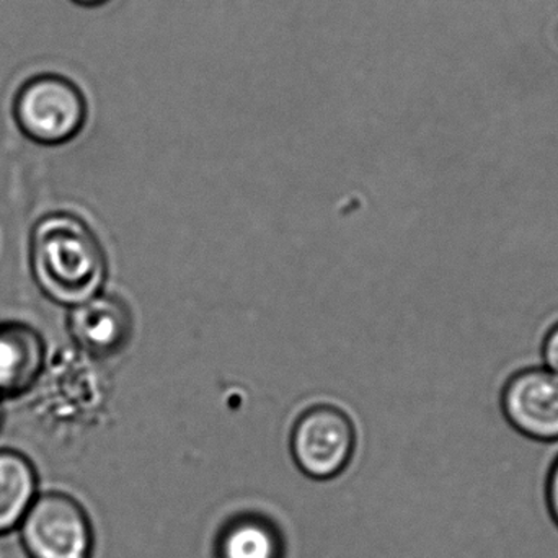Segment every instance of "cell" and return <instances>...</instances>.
<instances>
[{"instance_id": "6da1fadb", "label": "cell", "mask_w": 558, "mask_h": 558, "mask_svg": "<svg viewBox=\"0 0 558 558\" xmlns=\"http://www.w3.org/2000/svg\"><path fill=\"white\" fill-rule=\"evenodd\" d=\"M29 264L39 291L64 307H77L100 294L107 278V258L94 231L77 216L65 213L36 222Z\"/></svg>"}, {"instance_id": "7a4b0ae2", "label": "cell", "mask_w": 558, "mask_h": 558, "mask_svg": "<svg viewBox=\"0 0 558 558\" xmlns=\"http://www.w3.org/2000/svg\"><path fill=\"white\" fill-rule=\"evenodd\" d=\"M29 558H92L95 530L84 505L61 490L39 492L19 526Z\"/></svg>"}, {"instance_id": "3957f363", "label": "cell", "mask_w": 558, "mask_h": 558, "mask_svg": "<svg viewBox=\"0 0 558 558\" xmlns=\"http://www.w3.org/2000/svg\"><path fill=\"white\" fill-rule=\"evenodd\" d=\"M356 428L347 412L328 403L308 407L289 438L295 468L312 481H333L347 471L356 451Z\"/></svg>"}, {"instance_id": "277c9868", "label": "cell", "mask_w": 558, "mask_h": 558, "mask_svg": "<svg viewBox=\"0 0 558 558\" xmlns=\"http://www.w3.org/2000/svg\"><path fill=\"white\" fill-rule=\"evenodd\" d=\"M16 126L39 147H61L84 130V97L71 82L56 75H41L23 85L15 98Z\"/></svg>"}, {"instance_id": "5b68a950", "label": "cell", "mask_w": 558, "mask_h": 558, "mask_svg": "<svg viewBox=\"0 0 558 558\" xmlns=\"http://www.w3.org/2000/svg\"><path fill=\"white\" fill-rule=\"evenodd\" d=\"M505 420L524 438L558 442V374L543 364L521 367L501 387Z\"/></svg>"}, {"instance_id": "8992f818", "label": "cell", "mask_w": 558, "mask_h": 558, "mask_svg": "<svg viewBox=\"0 0 558 558\" xmlns=\"http://www.w3.org/2000/svg\"><path fill=\"white\" fill-rule=\"evenodd\" d=\"M69 328L82 350L95 357H110L130 341L133 317L120 298L100 292L72 308Z\"/></svg>"}, {"instance_id": "52a82bcc", "label": "cell", "mask_w": 558, "mask_h": 558, "mask_svg": "<svg viewBox=\"0 0 558 558\" xmlns=\"http://www.w3.org/2000/svg\"><path fill=\"white\" fill-rule=\"evenodd\" d=\"M45 360V341L35 328L19 322L0 325V400L28 392Z\"/></svg>"}, {"instance_id": "ba28073f", "label": "cell", "mask_w": 558, "mask_h": 558, "mask_svg": "<svg viewBox=\"0 0 558 558\" xmlns=\"http://www.w3.org/2000/svg\"><path fill=\"white\" fill-rule=\"evenodd\" d=\"M216 558H284L286 544L275 521L241 513L226 521L216 536Z\"/></svg>"}, {"instance_id": "9c48e42d", "label": "cell", "mask_w": 558, "mask_h": 558, "mask_svg": "<svg viewBox=\"0 0 558 558\" xmlns=\"http://www.w3.org/2000/svg\"><path fill=\"white\" fill-rule=\"evenodd\" d=\"M39 492L32 459L16 449H0V536L19 530Z\"/></svg>"}, {"instance_id": "30bf717a", "label": "cell", "mask_w": 558, "mask_h": 558, "mask_svg": "<svg viewBox=\"0 0 558 558\" xmlns=\"http://www.w3.org/2000/svg\"><path fill=\"white\" fill-rule=\"evenodd\" d=\"M541 364L558 374V318L549 325L541 340Z\"/></svg>"}, {"instance_id": "8fae6325", "label": "cell", "mask_w": 558, "mask_h": 558, "mask_svg": "<svg viewBox=\"0 0 558 558\" xmlns=\"http://www.w3.org/2000/svg\"><path fill=\"white\" fill-rule=\"evenodd\" d=\"M546 501L550 517L558 526V458L554 461L546 484Z\"/></svg>"}, {"instance_id": "7c38bea8", "label": "cell", "mask_w": 558, "mask_h": 558, "mask_svg": "<svg viewBox=\"0 0 558 558\" xmlns=\"http://www.w3.org/2000/svg\"><path fill=\"white\" fill-rule=\"evenodd\" d=\"M75 2L84 3V5H95V3L104 2V0H75Z\"/></svg>"}, {"instance_id": "4fadbf2b", "label": "cell", "mask_w": 558, "mask_h": 558, "mask_svg": "<svg viewBox=\"0 0 558 558\" xmlns=\"http://www.w3.org/2000/svg\"><path fill=\"white\" fill-rule=\"evenodd\" d=\"M2 420H3V412H2V405H0V426H2Z\"/></svg>"}]
</instances>
